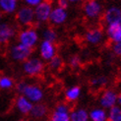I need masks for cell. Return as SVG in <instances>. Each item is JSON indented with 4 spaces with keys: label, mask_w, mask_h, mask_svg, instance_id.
Returning a JSON list of instances; mask_svg holds the SVG:
<instances>
[{
    "label": "cell",
    "mask_w": 121,
    "mask_h": 121,
    "mask_svg": "<svg viewBox=\"0 0 121 121\" xmlns=\"http://www.w3.org/2000/svg\"><path fill=\"white\" fill-rule=\"evenodd\" d=\"M15 88L18 94L24 95L34 104L42 102V99L44 98V91L38 84L20 81L16 83Z\"/></svg>",
    "instance_id": "obj_1"
},
{
    "label": "cell",
    "mask_w": 121,
    "mask_h": 121,
    "mask_svg": "<svg viewBox=\"0 0 121 121\" xmlns=\"http://www.w3.org/2000/svg\"><path fill=\"white\" fill-rule=\"evenodd\" d=\"M17 39L19 43L34 49L39 43V34L34 26L24 28L17 34Z\"/></svg>",
    "instance_id": "obj_2"
},
{
    "label": "cell",
    "mask_w": 121,
    "mask_h": 121,
    "mask_svg": "<svg viewBox=\"0 0 121 121\" xmlns=\"http://www.w3.org/2000/svg\"><path fill=\"white\" fill-rule=\"evenodd\" d=\"M45 69L44 61L38 57V56H32L28 60H26L24 63H22V71L23 73L28 77L35 78L40 76Z\"/></svg>",
    "instance_id": "obj_3"
},
{
    "label": "cell",
    "mask_w": 121,
    "mask_h": 121,
    "mask_svg": "<svg viewBox=\"0 0 121 121\" xmlns=\"http://www.w3.org/2000/svg\"><path fill=\"white\" fill-rule=\"evenodd\" d=\"M15 20L16 23L21 27H33L34 24L35 23V10L25 4L21 5L15 14Z\"/></svg>",
    "instance_id": "obj_4"
},
{
    "label": "cell",
    "mask_w": 121,
    "mask_h": 121,
    "mask_svg": "<svg viewBox=\"0 0 121 121\" xmlns=\"http://www.w3.org/2000/svg\"><path fill=\"white\" fill-rule=\"evenodd\" d=\"M33 50L25 45H23L19 42L13 43L9 48V57L13 60L14 62L24 63L30 57L33 56Z\"/></svg>",
    "instance_id": "obj_5"
},
{
    "label": "cell",
    "mask_w": 121,
    "mask_h": 121,
    "mask_svg": "<svg viewBox=\"0 0 121 121\" xmlns=\"http://www.w3.org/2000/svg\"><path fill=\"white\" fill-rule=\"evenodd\" d=\"M83 14L89 20H96L104 14V7L96 0H89L83 5Z\"/></svg>",
    "instance_id": "obj_6"
},
{
    "label": "cell",
    "mask_w": 121,
    "mask_h": 121,
    "mask_svg": "<svg viewBox=\"0 0 121 121\" xmlns=\"http://www.w3.org/2000/svg\"><path fill=\"white\" fill-rule=\"evenodd\" d=\"M53 9V5L49 1H41V3L37 6L35 10V19L38 24H45L49 21V17L51 11Z\"/></svg>",
    "instance_id": "obj_7"
},
{
    "label": "cell",
    "mask_w": 121,
    "mask_h": 121,
    "mask_svg": "<svg viewBox=\"0 0 121 121\" xmlns=\"http://www.w3.org/2000/svg\"><path fill=\"white\" fill-rule=\"evenodd\" d=\"M71 107L65 101H60L55 105L48 121H70Z\"/></svg>",
    "instance_id": "obj_8"
},
{
    "label": "cell",
    "mask_w": 121,
    "mask_h": 121,
    "mask_svg": "<svg viewBox=\"0 0 121 121\" xmlns=\"http://www.w3.org/2000/svg\"><path fill=\"white\" fill-rule=\"evenodd\" d=\"M38 50L39 58L44 62H48L54 56L57 55V47L55 43L46 40H41L39 42L38 45Z\"/></svg>",
    "instance_id": "obj_9"
},
{
    "label": "cell",
    "mask_w": 121,
    "mask_h": 121,
    "mask_svg": "<svg viewBox=\"0 0 121 121\" xmlns=\"http://www.w3.org/2000/svg\"><path fill=\"white\" fill-rule=\"evenodd\" d=\"M17 32L16 28L10 22L0 23V45H7L14 39Z\"/></svg>",
    "instance_id": "obj_10"
},
{
    "label": "cell",
    "mask_w": 121,
    "mask_h": 121,
    "mask_svg": "<svg viewBox=\"0 0 121 121\" xmlns=\"http://www.w3.org/2000/svg\"><path fill=\"white\" fill-rule=\"evenodd\" d=\"M117 95L118 94L112 89L104 90L99 98V102L100 107L105 110H108L111 107L115 106L117 102Z\"/></svg>",
    "instance_id": "obj_11"
},
{
    "label": "cell",
    "mask_w": 121,
    "mask_h": 121,
    "mask_svg": "<svg viewBox=\"0 0 121 121\" xmlns=\"http://www.w3.org/2000/svg\"><path fill=\"white\" fill-rule=\"evenodd\" d=\"M102 20L106 26L114 23H121V7L115 5L107 7L104 11Z\"/></svg>",
    "instance_id": "obj_12"
},
{
    "label": "cell",
    "mask_w": 121,
    "mask_h": 121,
    "mask_svg": "<svg viewBox=\"0 0 121 121\" xmlns=\"http://www.w3.org/2000/svg\"><path fill=\"white\" fill-rule=\"evenodd\" d=\"M68 20V12L63 8H60L58 6H53L51 14L49 17V22L52 26H61L66 23Z\"/></svg>",
    "instance_id": "obj_13"
},
{
    "label": "cell",
    "mask_w": 121,
    "mask_h": 121,
    "mask_svg": "<svg viewBox=\"0 0 121 121\" xmlns=\"http://www.w3.org/2000/svg\"><path fill=\"white\" fill-rule=\"evenodd\" d=\"M84 39L91 45H99L104 39V33L100 28H92L85 33Z\"/></svg>",
    "instance_id": "obj_14"
},
{
    "label": "cell",
    "mask_w": 121,
    "mask_h": 121,
    "mask_svg": "<svg viewBox=\"0 0 121 121\" xmlns=\"http://www.w3.org/2000/svg\"><path fill=\"white\" fill-rule=\"evenodd\" d=\"M105 35L113 43H121V23H114L107 25Z\"/></svg>",
    "instance_id": "obj_15"
},
{
    "label": "cell",
    "mask_w": 121,
    "mask_h": 121,
    "mask_svg": "<svg viewBox=\"0 0 121 121\" xmlns=\"http://www.w3.org/2000/svg\"><path fill=\"white\" fill-rule=\"evenodd\" d=\"M34 106V104H32L27 98L24 95H19L15 99V107L23 115H29L32 111V108Z\"/></svg>",
    "instance_id": "obj_16"
},
{
    "label": "cell",
    "mask_w": 121,
    "mask_h": 121,
    "mask_svg": "<svg viewBox=\"0 0 121 121\" xmlns=\"http://www.w3.org/2000/svg\"><path fill=\"white\" fill-rule=\"evenodd\" d=\"M19 7V2L17 0H0V12L2 15L16 14Z\"/></svg>",
    "instance_id": "obj_17"
},
{
    "label": "cell",
    "mask_w": 121,
    "mask_h": 121,
    "mask_svg": "<svg viewBox=\"0 0 121 121\" xmlns=\"http://www.w3.org/2000/svg\"><path fill=\"white\" fill-rule=\"evenodd\" d=\"M82 95V89L80 86H77V85H74V86L68 87L65 90L64 92V98L65 100L68 102H75L78 99H80V96Z\"/></svg>",
    "instance_id": "obj_18"
},
{
    "label": "cell",
    "mask_w": 121,
    "mask_h": 121,
    "mask_svg": "<svg viewBox=\"0 0 121 121\" xmlns=\"http://www.w3.org/2000/svg\"><path fill=\"white\" fill-rule=\"evenodd\" d=\"M47 114H48L47 105L42 104V102H39V104H34L30 115L32 116V118H34L35 120H40V119L45 118L47 116Z\"/></svg>",
    "instance_id": "obj_19"
},
{
    "label": "cell",
    "mask_w": 121,
    "mask_h": 121,
    "mask_svg": "<svg viewBox=\"0 0 121 121\" xmlns=\"http://www.w3.org/2000/svg\"><path fill=\"white\" fill-rule=\"evenodd\" d=\"M70 121H90L89 111L83 107H76L71 109Z\"/></svg>",
    "instance_id": "obj_20"
},
{
    "label": "cell",
    "mask_w": 121,
    "mask_h": 121,
    "mask_svg": "<svg viewBox=\"0 0 121 121\" xmlns=\"http://www.w3.org/2000/svg\"><path fill=\"white\" fill-rule=\"evenodd\" d=\"M90 121H107V110L99 107L92 108L89 111Z\"/></svg>",
    "instance_id": "obj_21"
},
{
    "label": "cell",
    "mask_w": 121,
    "mask_h": 121,
    "mask_svg": "<svg viewBox=\"0 0 121 121\" xmlns=\"http://www.w3.org/2000/svg\"><path fill=\"white\" fill-rule=\"evenodd\" d=\"M40 37H41V40H46L52 42V43H55L58 39V34L57 32L51 27H45L40 33Z\"/></svg>",
    "instance_id": "obj_22"
},
{
    "label": "cell",
    "mask_w": 121,
    "mask_h": 121,
    "mask_svg": "<svg viewBox=\"0 0 121 121\" xmlns=\"http://www.w3.org/2000/svg\"><path fill=\"white\" fill-rule=\"evenodd\" d=\"M108 83V79L107 77L104 76V75H100V76H95L94 78H92L90 81V85L93 89L95 90H99L104 88Z\"/></svg>",
    "instance_id": "obj_23"
},
{
    "label": "cell",
    "mask_w": 121,
    "mask_h": 121,
    "mask_svg": "<svg viewBox=\"0 0 121 121\" xmlns=\"http://www.w3.org/2000/svg\"><path fill=\"white\" fill-rule=\"evenodd\" d=\"M47 66H48V68H49V70H51L53 72L59 71L64 66V60L61 56L57 54L56 56H54L51 60H49V61L47 62Z\"/></svg>",
    "instance_id": "obj_24"
},
{
    "label": "cell",
    "mask_w": 121,
    "mask_h": 121,
    "mask_svg": "<svg viewBox=\"0 0 121 121\" xmlns=\"http://www.w3.org/2000/svg\"><path fill=\"white\" fill-rule=\"evenodd\" d=\"M15 80L10 76L1 75L0 76V90L2 91H7L11 90L15 87Z\"/></svg>",
    "instance_id": "obj_25"
},
{
    "label": "cell",
    "mask_w": 121,
    "mask_h": 121,
    "mask_svg": "<svg viewBox=\"0 0 121 121\" xmlns=\"http://www.w3.org/2000/svg\"><path fill=\"white\" fill-rule=\"evenodd\" d=\"M107 121H121V107L115 105L107 110Z\"/></svg>",
    "instance_id": "obj_26"
},
{
    "label": "cell",
    "mask_w": 121,
    "mask_h": 121,
    "mask_svg": "<svg viewBox=\"0 0 121 121\" xmlns=\"http://www.w3.org/2000/svg\"><path fill=\"white\" fill-rule=\"evenodd\" d=\"M81 63H82L81 57L78 55V54H73V55H71L68 58V64H69L70 67L73 68V69L79 68L81 66Z\"/></svg>",
    "instance_id": "obj_27"
},
{
    "label": "cell",
    "mask_w": 121,
    "mask_h": 121,
    "mask_svg": "<svg viewBox=\"0 0 121 121\" xmlns=\"http://www.w3.org/2000/svg\"><path fill=\"white\" fill-rule=\"evenodd\" d=\"M40 3H41V0H25V1H24V4L33 8V9H35Z\"/></svg>",
    "instance_id": "obj_28"
},
{
    "label": "cell",
    "mask_w": 121,
    "mask_h": 121,
    "mask_svg": "<svg viewBox=\"0 0 121 121\" xmlns=\"http://www.w3.org/2000/svg\"><path fill=\"white\" fill-rule=\"evenodd\" d=\"M111 49L114 55L121 56V43H113Z\"/></svg>",
    "instance_id": "obj_29"
},
{
    "label": "cell",
    "mask_w": 121,
    "mask_h": 121,
    "mask_svg": "<svg viewBox=\"0 0 121 121\" xmlns=\"http://www.w3.org/2000/svg\"><path fill=\"white\" fill-rule=\"evenodd\" d=\"M56 6H58V7H60V8H63L65 10H67V8L69 7V1H67V0H58Z\"/></svg>",
    "instance_id": "obj_30"
},
{
    "label": "cell",
    "mask_w": 121,
    "mask_h": 121,
    "mask_svg": "<svg viewBox=\"0 0 121 121\" xmlns=\"http://www.w3.org/2000/svg\"><path fill=\"white\" fill-rule=\"evenodd\" d=\"M116 105H118L119 107H121V93L117 95V102H116Z\"/></svg>",
    "instance_id": "obj_31"
},
{
    "label": "cell",
    "mask_w": 121,
    "mask_h": 121,
    "mask_svg": "<svg viewBox=\"0 0 121 121\" xmlns=\"http://www.w3.org/2000/svg\"><path fill=\"white\" fill-rule=\"evenodd\" d=\"M2 20H3V15H2L1 12H0V23L2 22Z\"/></svg>",
    "instance_id": "obj_32"
},
{
    "label": "cell",
    "mask_w": 121,
    "mask_h": 121,
    "mask_svg": "<svg viewBox=\"0 0 121 121\" xmlns=\"http://www.w3.org/2000/svg\"><path fill=\"white\" fill-rule=\"evenodd\" d=\"M19 121H26V120H24V119H21V120H19Z\"/></svg>",
    "instance_id": "obj_33"
}]
</instances>
